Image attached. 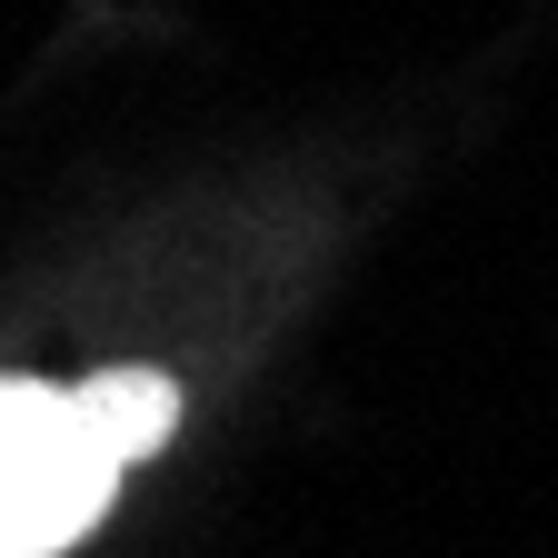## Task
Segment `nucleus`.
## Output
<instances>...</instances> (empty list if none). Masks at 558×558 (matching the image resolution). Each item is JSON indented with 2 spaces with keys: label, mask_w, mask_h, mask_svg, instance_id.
<instances>
[{
  "label": "nucleus",
  "mask_w": 558,
  "mask_h": 558,
  "mask_svg": "<svg viewBox=\"0 0 558 558\" xmlns=\"http://www.w3.org/2000/svg\"><path fill=\"white\" fill-rule=\"evenodd\" d=\"M180 389L160 369H110L81 389L0 379V558H60L140 449H160Z\"/></svg>",
  "instance_id": "f257e3e1"
}]
</instances>
